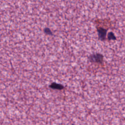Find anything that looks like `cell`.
<instances>
[{"instance_id":"1","label":"cell","mask_w":125,"mask_h":125,"mask_svg":"<svg viewBox=\"0 0 125 125\" xmlns=\"http://www.w3.org/2000/svg\"><path fill=\"white\" fill-rule=\"evenodd\" d=\"M90 60L91 61H93V62H101L103 60V56L100 54L94 55L91 56Z\"/></svg>"},{"instance_id":"3","label":"cell","mask_w":125,"mask_h":125,"mask_svg":"<svg viewBox=\"0 0 125 125\" xmlns=\"http://www.w3.org/2000/svg\"><path fill=\"white\" fill-rule=\"evenodd\" d=\"M106 30L103 29V28H100L98 29V32H99V35L101 39H104L105 38V36L106 35Z\"/></svg>"},{"instance_id":"2","label":"cell","mask_w":125,"mask_h":125,"mask_svg":"<svg viewBox=\"0 0 125 125\" xmlns=\"http://www.w3.org/2000/svg\"><path fill=\"white\" fill-rule=\"evenodd\" d=\"M49 87L53 88V89H62V88H63V86L61 84L58 83H52L50 85Z\"/></svg>"},{"instance_id":"5","label":"cell","mask_w":125,"mask_h":125,"mask_svg":"<svg viewBox=\"0 0 125 125\" xmlns=\"http://www.w3.org/2000/svg\"><path fill=\"white\" fill-rule=\"evenodd\" d=\"M44 32L48 34H50V35H52V32H51V31L48 28H45V29H44Z\"/></svg>"},{"instance_id":"4","label":"cell","mask_w":125,"mask_h":125,"mask_svg":"<svg viewBox=\"0 0 125 125\" xmlns=\"http://www.w3.org/2000/svg\"><path fill=\"white\" fill-rule=\"evenodd\" d=\"M108 38L109 39H115V36L114 35V34L112 33V32H110L108 34Z\"/></svg>"}]
</instances>
